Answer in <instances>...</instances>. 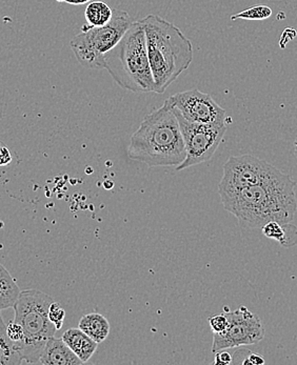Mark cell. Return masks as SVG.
Here are the masks:
<instances>
[{
  "mask_svg": "<svg viewBox=\"0 0 297 365\" xmlns=\"http://www.w3.org/2000/svg\"><path fill=\"white\" fill-rule=\"evenodd\" d=\"M296 187L289 175L279 171L258 185L221 195V203L243 227L258 229L270 221L283 225L291 222L297 211Z\"/></svg>",
  "mask_w": 297,
  "mask_h": 365,
  "instance_id": "cell-1",
  "label": "cell"
},
{
  "mask_svg": "<svg viewBox=\"0 0 297 365\" xmlns=\"http://www.w3.org/2000/svg\"><path fill=\"white\" fill-rule=\"evenodd\" d=\"M128 155L148 167H177L186 158L181 125L169 101L141 121L131 137Z\"/></svg>",
  "mask_w": 297,
  "mask_h": 365,
  "instance_id": "cell-2",
  "label": "cell"
},
{
  "mask_svg": "<svg viewBox=\"0 0 297 365\" xmlns=\"http://www.w3.org/2000/svg\"><path fill=\"white\" fill-rule=\"evenodd\" d=\"M144 26L155 93L163 94L193 61V46L178 26L150 14L139 21Z\"/></svg>",
  "mask_w": 297,
  "mask_h": 365,
  "instance_id": "cell-3",
  "label": "cell"
},
{
  "mask_svg": "<svg viewBox=\"0 0 297 365\" xmlns=\"http://www.w3.org/2000/svg\"><path fill=\"white\" fill-rule=\"evenodd\" d=\"M105 68L121 88L134 93H155L147 39L141 21H133L119 43L106 53Z\"/></svg>",
  "mask_w": 297,
  "mask_h": 365,
  "instance_id": "cell-4",
  "label": "cell"
},
{
  "mask_svg": "<svg viewBox=\"0 0 297 365\" xmlns=\"http://www.w3.org/2000/svg\"><path fill=\"white\" fill-rule=\"evenodd\" d=\"M53 301L51 296L39 289H26L21 292L13 307L14 322L21 324L24 331L19 351L26 364H39L46 342L56 333V327L49 319V307Z\"/></svg>",
  "mask_w": 297,
  "mask_h": 365,
  "instance_id": "cell-5",
  "label": "cell"
},
{
  "mask_svg": "<svg viewBox=\"0 0 297 365\" xmlns=\"http://www.w3.org/2000/svg\"><path fill=\"white\" fill-rule=\"evenodd\" d=\"M133 19L126 11L113 10L111 21L105 26L86 24L81 32L70 41L77 61L91 70L105 68V54L114 48L127 32Z\"/></svg>",
  "mask_w": 297,
  "mask_h": 365,
  "instance_id": "cell-6",
  "label": "cell"
},
{
  "mask_svg": "<svg viewBox=\"0 0 297 365\" xmlns=\"http://www.w3.org/2000/svg\"><path fill=\"white\" fill-rule=\"evenodd\" d=\"M173 110L178 119L186 147L185 160L177 165L176 171H183L209 161L225 137L227 132L226 123H191L183 118L174 108Z\"/></svg>",
  "mask_w": 297,
  "mask_h": 365,
  "instance_id": "cell-7",
  "label": "cell"
},
{
  "mask_svg": "<svg viewBox=\"0 0 297 365\" xmlns=\"http://www.w3.org/2000/svg\"><path fill=\"white\" fill-rule=\"evenodd\" d=\"M279 172L273 165L253 155L232 156L223 165V175L218 185L219 195L241 191L258 185Z\"/></svg>",
  "mask_w": 297,
  "mask_h": 365,
  "instance_id": "cell-8",
  "label": "cell"
},
{
  "mask_svg": "<svg viewBox=\"0 0 297 365\" xmlns=\"http://www.w3.org/2000/svg\"><path fill=\"white\" fill-rule=\"evenodd\" d=\"M225 314L229 324L223 333H213V353L256 344L265 337V329L261 320L243 305L234 312L226 309Z\"/></svg>",
  "mask_w": 297,
  "mask_h": 365,
  "instance_id": "cell-9",
  "label": "cell"
},
{
  "mask_svg": "<svg viewBox=\"0 0 297 365\" xmlns=\"http://www.w3.org/2000/svg\"><path fill=\"white\" fill-rule=\"evenodd\" d=\"M171 107L188 121L196 123H226V110L209 94L194 90L177 93L167 99Z\"/></svg>",
  "mask_w": 297,
  "mask_h": 365,
  "instance_id": "cell-10",
  "label": "cell"
},
{
  "mask_svg": "<svg viewBox=\"0 0 297 365\" xmlns=\"http://www.w3.org/2000/svg\"><path fill=\"white\" fill-rule=\"evenodd\" d=\"M39 364L44 365H81L84 362L68 344L59 338L52 337L48 340L41 354Z\"/></svg>",
  "mask_w": 297,
  "mask_h": 365,
  "instance_id": "cell-11",
  "label": "cell"
},
{
  "mask_svg": "<svg viewBox=\"0 0 297 365\" xmlns=\"http://www.w3.org/2000/svg\"><path fill=\"white\" fill-rule=\"evenodd\" d=\"M61 339L68 344V346L76 354L77 357L86 364L94 355L99 344L95 342L92 338L89 337L85 331H81L79 327L77 329H69L64 331Z\"/></svg>",
  "mask_w": 297,
  "mask_h": 365,
  "instance_id": "cell-12",
  "label": "cell"
},
{
  "mask_svg": "<svg viewBox=\"0 0 297 365\" xmlns=\"http://www.w3.org/2000/svg\"><path fill=\"white\" fill-rule=\"evenodd\" d=\"M79 329L97 344L105 341L110 334V323L101 314H88L79 320Z\"/></svg>",
  "mask_w": 297,
  "mask_h": 365,
  "instance_id": "cell-13",
  "label": "cell"
},
{
  "mask_svg": "<svg viewBox=\"0 0 297 365\" xmlns=\"http://www.w3.org/2000/svg\"><path fill=\"white\" fill-rule=\"evenodd\" d=\"M21 292L14 278L0 264V311L14 307Z\"/></svg>",
  "mask_w": 297,
  "mask_h": 365,
  "instance_id": "cell-14",
  "label": "cell"
},
{
  "mask_svg": "<svg viewBox=\"0 0 297 365\" xmlns=\"http://www.w3.org/2000/svg\"><path fill=\"white\" fill-rule=\"evenodd\" d=\"M1 312V311H0ZM24 364L16 345L9 339L6 325L0 314V365H16Z\"/></svg>",
  "mask_w": 297,
  "mask_h": 365,
  "instance_id": "cell-15",
  "label": "cell"
},
{
  "mask_svg": "<svg viewBox=\"0 0 297 365\" xmlns=\"http://www.w3.org/2000/svg\"><path fill=\"white\" fill-rule=\"evenodd\" d=\"M290 225H291L290 223L281 225L277 221H270L261 227V231L267 238L278 241L283 247H290L297 242L296 237L294 238V236L289 235L290 233L296 231V227H292L291 231H289Z\"/></svg>",
  "mask_w": 297,
  "mask_h": 365,
  "instance_id": "cell-16",
  "label": "cell"
},
{
  "mask_svg": "<svg viewBox=\"0 0 297 365\" xmlns=\"http://www.w3.org/2000/svg\"><path fill=\"white\" fill-rule=\"evenodd\" d=\"M112 16L113 10L106 2L92 1L86 6L85 17L89 26H105L111 21Z\"/></svg>",
  "mask_w": 297,
  "mask_h": 365,
  "instance_id": "cell-17",
  "label": "cell"
},
{
  "mask_svg": "<svg viewBox=\"0 0 297 365\" xmlns=\"http://www.w3.org/2000/svg\"><path fill=\"white\" fill-rule=\"evenodd\" d=\"M271 15L272 10L269 6H256L237 13V14L231 16V21H237V19H243V21H265V19L271 17Z\"/></svg>",
  "mask_w": 297,
  "mask_h": 365,
  "instance_id": "cell-18",
  "label": "cell"
},
{
  "mask_svg": "<svg viewBox=\"0 0 297 365\" xmlns=\"http://www.w3.org/2000/svg\"><path fill=\"white\" fill-rule=\"evenodd\" d=\"M64 318H66V312L59 302L53 301L49 307V319L55 325L57 331L63 327Z\"/></svg>",
  "mask_w": 297,
  "mask_h": 365,
  "instance_id": "cell-19",
  "label": "cell"
},
{
  "mask_svg": "<svg viewBox=\"0 0 297 365\" xmlns=\"http://www.w3.org/2000/svg\"><path fill=\"white\" fill-rule=\"evenodd\" d=\"M6 334H8L9 339L16 345L17 351H19V344H21L22 340H24V331H22L21 324L15 322L14 320L10 322V323L6 325Z\"/></svg>",
  "mask_w": 297,
  "mask_h": 365,
  "instance_id": "cell-20",
  "label": "cell"
},
{
  "mask_svg": "<svg viewBox=\"0 0 297 365\" xmlns=\"http://www.w3.org/2000/svg\"><path fill=\"white\" fill-rule=\"evenodd\" d=\"M209 324L213 333H223L227 329L229 320H228L225 313L219 314V315H215L209 318Z\"/></svg>",
  "mask_w": 297,
  "mask_h": 365,
  "instance_id": "cell-21",
  "label": "cell"
},
{
  "mask_svg": "<svg viewBox=\"0 0 297 365\" xmlns=\"http://www.w3.org/2000/svg\"><path fill=\"white\" fill-rule=\"evenodd\" d=\"M232 362H233V357H232L231 354L226 351V349L215 353V365H229Z\"/></svg>",
  "mask_w": 297,
  "mask_h": 365,
  "instance_id": "cell-22",
  "label": "cell"
},
{
  "mask_svg": "<svg viewBox=\"0 0 297 365\" xmlns=\"http://www.w3.org/2000/svg\"><path fill=\"white\" fill-rule=\"evenodd\" d=\"M265 359L263 356L258 354L250 353L245 359L243 360L241 364L243 365H263L265 364Z\"/></svg>",
  "mask_w": 297,
  "mask_h": 365,
  "instance_id": "cell-23",
  "label": "cell"
},
{
  "mask_svg": "<svg viewBox=\"0 0 297 365\" xmlns=\"http://www.w3.org/2000/svg\"><path fill=\"white\" fill-rule=\"evenodd\" d=\"M11 161H12V156H11L10 150L4 145L0 150V165H9Z\"/></svg>",
  "mask_w": 297,
  "mask_h": 365,
  "instance_id": "cell-24",
  "label": "cell"
},
{
  "mask_svg": "<svg viewBox=\"0 0 297 365\" xmlns=\"http://www.w3.org/2000/svg\"><path fill=\"white\" fill-rule=\"evenodd\" d=\"M90 1L91 0H66V4H73V6H79V4H85Z\"/></svg>",
  "mask_w": 297,
  "mask_h": 365,
  "instance_id": "cell-25",
  "label": "cell"
},
{
  "mask_svg": "<svg viewBox=\"0 0 297 365\" xmlns=\"http://www.w3.org/2000/svg\"><path fill=\"white\" fill-rule=\"evenodd\" d=\"M294 152H296V154L297 155V138L296 139V141H294Z\"/></svg>",
  "mask_w": 297,
  "mask_h": 365,
  "instance_id": "cell-26",
  "label": "cell"
},
{
  "mask_svg": "<svg viewBox=\"0 0 297 365\" xmlns=\"http://www.w3.org/2000/svg\"><path fill=\"white\" fill-rule=\"evenodd\" d=\"M2 145H4V143L0 141V150H1Z\"/></svg>",
  "mask_w": 297,
  "mask_h": 365,
  "instance_id": "cell-27",
  "label": "cell"
},
{
  "mask_svg": "<svg viewBox=\"0 0 297 365\" xmlns=\"http://www.w3.org/2000/svg\"><path fill=\"white\" fill-rule=\"evenodd\" d=\"M56 1H59V2H66V0H56Z\"/></svg>",
  "mask_w": 297,
  "mask_h": 365,
  "instance_id": "cell-28",
  "label": "cell"
},
{
  "mask_svg": "<svg viewBox=\"0 0 297 365\" xmlns=\"http://www.w3.org/2000/svg\"><path fill=\"white\" fill-rule=\"evenodd\" d=\"M4 227V223H0V227Z\"/></svg>",
  "mask_w": 297,
  "mask_h": 365,
  "instance_id": "cell-29",
  "label": "cell"
},
{
  "mask_svg": "<svg viewBox=\"0 0 297 365\" xmlns=\"http://www.w3.org/2000/svg\"><path fill=\"white\" fill-rule=\"evenodd\" d=\"M296 157H297V155H296Z\"/></svg>",
  "mask_w": 297,
  "mask_h": 365,
  "instance_id": "cell-30",
  "label": "cell"
}]
</instances>
